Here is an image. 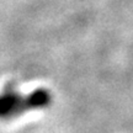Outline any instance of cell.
Masks as SVG:
<instances>
[{
  "mask_svg": "<svg viewBox=\"0 0 133 133\" xmlns=\"http://www.w3.org/2000/svg\"><path fill=\"white\" fill-rule=\"evenodd\" d=\"M49 101L51 95L44 89L35 90L26 96L8 91L0 95V117H14L30 110L41 109L47 106Z\"/></svg>",
  "mask_w": 133,
  "mask_h": 133,
  "instance_id": "6da1fadb",
  "label": "cell"
}]
</instances>
